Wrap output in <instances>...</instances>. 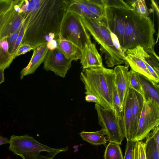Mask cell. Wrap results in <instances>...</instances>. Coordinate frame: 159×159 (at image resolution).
Here are the masks:
<instances>
[{"label":"cell","instance_id":"obj_1","mask_svg":"<svg viewBox=\"0 0 159 159\" xmlns=\"http://www.w3.org/2000/svg\"><path fill=\"white\" fill-rule=\"evenodd\" d=\"M30 1L23 22L25 30L21 43L34 49L53 40L58 42L62 22L68 13L67 0Z\"/></svg>","mask_w":159,"mask_h":159},{"label":"cell","instance_id":"obj_2","mask_svg":"<svg viewBox=\"0 0 159 159\" xmlns=\"http://www.w3.org/2000/svg\"><path fill=\"white\" fill-rule=\"evenodd\" d=\"M125 21L124 38L121 51H125L138 46L144 50L154 48V24L150 18L147 19L139 16L134 10L124 9Z\"/></svg>","mask_w":159,"mask_h":159},{"label":"cell","instance_id":"obj_3","mask_svg":"<svg viewBox=\"0 0 159 159\" xmlns=\"http://www.w3.org/2000/svg\"><path fill=\"white\" fill-rule=\"evenodd\" d=\"M80 79L84 85L86 94L95 96L100 106L115 113L113 102L115 86L113 70L103 66L85 69L81 73Z\"/></svg>","mask_w":159,"mask_h":159},{"label":"cell","instance_id":"obj_4","mask_svg":"<svg viewBox=\"0 0 159 159\" xmlns=\"http://www.w3.org/2000/svg\"><path fill=\"white\" fill-rule=\"evenodd\" d=\"M80 16L87 31L100 45L101 53L104 55L107 65L109 67L123 64L129 66L125 55L114 44L109 29L99 20Z\"/></svg>","mask_w":159,"mask_h":159},{"label":"cell","instance_id":"obj_5","mask_svg":"<svg viewBox=\"0 0 159 159\" xmlns=\"http://www.w3.org/2000/svg\"><path fill=\"white\" fill-rule=\"evenodd\" d=\"M9 150L22 159H53L59 153L66 152L68 146L54 148L41 143L26 134L10 137Z\"/></svg>","mask_w":159,"mask_h":159},{"label":"cell","instance_id":"obj_6","mask_svg":"<svg viewBox=\"0 0 159 159\" xmlns=\"http://www.w3.org/2000/svg\"><path fill=\"white\" fill-rule=\"evenodd\" d=\"M60 34L78 47L81 51L86 44L91 42L90 34L80 16L73 13L68 12L64 18Z\"/></svg>","mask_w":159,"mask_h":159},{"label":"cell","instance_id":"obj_7","mask_svg":"<svg viewBox=\"0 0 159 159\" xmlns=\"http://www.w3.org/2000/svg\"><path fill=\"white\" fill-rule=\"evenodd\" d=\"M159 125V104L153 100L144 101L136 135L132 141H142Z\"/></svg>","mask_w":159,"mask_h":159},{"label":"cell","instance_id":"obj_8","mask_svg":"<svg viewBox=\"0 0 159 159\" xmlns=\"http://www.w3.org/2000/svg\"><path fill=\"white\" fill-rule=\"evenodd\" d=\"M95 108L98 124L105 132L107 141L121 145L125 137L122 131L119 119L113 111L105 109L95 104Z\"/></svg>","mask_w":159,"mask_h":159},{"label":"cell","instance_id":"obj_9","mask_svg":"<svg viewBox=\"0 0 159 159\" xmlns=\"http://www.w3.org/2000/svg\"><path fill=\"white\" fill-rule=\"evenodd\" d=\"M72 61L66 58L57 47L48 50L43 62V68L46 71H51L56 75L64 78L71 66Z\"/></svg>","mask_w":159,"mask_h":159},{"label":"cell","instance_id":"obj_10","mask_svg":"<svg viewBox=\"0 0 159 159\" xmlns=\"http://www.w3.org/2000/svg\"><path fill=\"white\" fill-rule=\"evenodd\" d=\"M17 1L11 9L0 15V40L10 36L22 24L25 14L16 10L15 5Z\"/></svg>","mask_w":159,"mask_h":159},{"label":"cell","instance_id":"obj_11","mask_svg":"<svg viewBox=\"0 0 159 159\" xmlns=\"http://www.w3.org/2000/svg\"><path fill=\"white\" fill-rule=\"evenodd\" d=\"M145 53L143 48L140 46L128 49L125 52L126 61L131 70L158 83L151 75L145 63Z\"/></svg>","mask_w":159,"mask_h":159},{"label":"cell","instance_id":"obj_12","mask_svg":"<svg viewBox=\"0 0 159 159\" xmlns=\"http://www.w3.org/2000/svg\"><path fill=\"white\" fill-rule=\"evenodd\" d=\"M129 66L117 65L114 71V83L122 107L129 89Z\"/></svg>","mask_w":159,"mask_h":159},{"label":"cell","instance_id":"obj_13","mask_svg":"<svg viewBox=\"0 0 159 159\" xmlns=\"http://www.w3.org/2000/svg\"><path fill=\"white\" fill-rule=\"evenodd\" d=\"M81 52L80 62L83 70L103 66L102 59L96 48L95 43L91 42L86 44Z\"/></svg>","mask_w":159,"mask_h":159},{"label":"cell","instance_id":"obj_14","mask_svg":"<svg viewBox=\"0 0 159 159\" xmlns=\"http://www.w3.org/2000/svg\"><path fill=\"white\" fill-rule=\"evenodd\" d=\"M133 90L129 89L125 97L120 120L123 134L127 141L131 140L130 132L131 120Z\"/></svg>","mask_w":159,"mask_h":159},{"label":"cell","instance_id":"obj_15","mask_svg":"<svg viewBox=\"0 0 159 159\" xmlns=\"http://www.w3.org/2000/svg\"><path fill=\"white\" fill-rule=\"evenodd\" d=\"M33 50V54L29 64L21 71V79L25 76L34 73L43 62L49 50L46 44L37 47Z\"/></svg>","mask_w":159,"mask_h":159},{"label":"cell","instance_id":"obj_16","mask_svg":"<svg viewBox=\"0 0 159 159\" xmlns=\"http://www.w3.org/2000/svg\"><path fill=\"white\" fill-rule=\"evenodd\" d=\"M133 98L132 106L131 120L130 135L131 140L134 139L137 129L141 114L144 100L139 93L133 90Z\"/></svg>","mask_w":159,"mask_h":159},{"label":"cell","instance_id":"obj_17","mask_svg":"<svg viewBox=\"0 0 159 159\" xmlns=\"http://www.w3.org/2000/svg\"><path fill=\"white\" fill-rule=\"evenodd\" d=\"M144 143L146 159H159V126L152 130Z\"/></svg>","mask_w":159,"mask_h":159},{"label":"cell","instance_id":"obj_18","mask_svg":"<svg viewBox=\"0 0 159 159\" xmlns=\"http://www.w3.org/2000/svg\"><path fill=\"white\" fill-rule=\"evenodd\" d=\"M136 77L144 92L145 99L144 101L150 99L159 104V84L138 73Z\"/></svg>","mask_w":159,"mask_h":159},{"label":"cell","instance_id":"obj_19","mask_svg":"<svg viewBox=\"0 0 159 159\" xmlns=\"http://www.w3.org/2000/svg\"><path fill=\"white\" fill-rule=\"evenodd\" d=\"M57 48L67 59L77 61L81 59V52L80 50L73 44L65 39L60 34Z\"/></svg>","mask_w":159,"mask_h":159},{"label":"cell","instance_id":"obj_20","mask_svg":"<svg viewBox=\"0 0 159 159\" xmlns=\"http://www.w3.org/2000/svg\"><path fill=\"white\" fill-rule=\"evenodd\" d=\"M145 51V63L151 75L155 81L159 83V57L155 53L154 48Z\"/></svg>","mask_w":159,"mask_h":159},{"label":"cell","instance_id":"obj_21","mask_svg":"<svg viewBox=\"0 0 159 159\" xmlns=\"http://www.w3.org/2000/svg\"><path fill=\"white\" fill-rule=\"evenodd\" d=\"M68 12L73 13L80 16L99 20L98 17L90 11L80 0H67Z\"/></svg>","mask_w":159,"mask_h":159},{"label":"cell","instance_id":"obj_22","mask_svg":"<svg viewBox=\"0 0 159 159\" xmlns=\"http://www.w3.org/2000/svg\"><path fill=\"white\" fill-rule=\"evenodd\" d=\"M79 134L83 140L93 145H105L108 141L105 136V132L102 129L91 132L83 130Z\"/></svg>","mask_w":159,"mask_h":159},{"label":"cell","instance_id":"obj_23","mask_svg":"<svg viewBox=\"0 0 159 159\" xmlns=\"http://www.w3.org/2000/svg\"><path fill=\"white\" fill-rule=\"evenodd\" d=\"M9 51L7 38L0 40V69L4 70L9 67L14 60Z\"/></svg>","mask_w":159,"mask_h":159},{"label":"cell","instance_id":"obj_24","mask_svg":"<svg viewBox=\"0 0 159 159\" xmlns=\"http://www.w3.org/2000/svg\"><path fill=\"white\" fill-rule=\"evenodd\" d=\"M90 12L97 16L100 20L103 16L105 7L102 0H80Z\"/></svg>","mask_w":159,"mask_h":159},{"label":"cell","instance_id":"obj_25","mask_svg":"<svg viewBox=\"0 0 159 159\" xmlns=\"http://www.w3.org/2000/svg\"><path fill=\"white\" fill-rule=\"evenodd\" d=\"M104 159H123V157L120 145L109 142L106 147Z\"/></svg>","mask_w":159,"mask_h":159},{"label":"cell","instance_id":"obj_26","mask_svg":"<svg viewBox=\"0 0 159 159\" xmlns=\"http://www.w3.org/2000/svg\"><path fill=\"white\" fill-rule=\"evenodd\" d=\"M126 1L139 16L147 19L150 18L145 0H127Z\"/></svg>","mask_w":159,"mask_h":159},{"label":"cell","instance_id":"obj_27","mask_svg":"<svg viewBox=\"0 0 159 159\" xmlns=\"http://www.w3.org/2000/svg\"><path fill=\"white\" fill-rule=\"evenodd\" d=\"M137 73L130 70L129 71V89H132L140 94L145 99V94L143 88L137 79Z\"/></svg>","mask_w":159,"mask_h":159},{"label":"cell","instance_id":"obj_28","mask_svg":"<svg viewBox=\"0 0 159 159\" xmlns=\"http://www.w3.org/2000/svg\"><path fill=\"white\" fill-rule=\"evenodd\" d=\"M102 1L105 7L118 9H133L130 5L122 0H102Z\"/></svg>","mask_w":159,"mask_h":159},{"label":"cell","instance_id":"obj_29","mask_svg":"<svg viewBox=\"0 0 159 159\" xmlns=\"http://www.w3.org/2000/svg\"><path fill=\"white\" fill-rule=\"evenodd\" d=\"M113 102L115 113L120 120L122 107L115 85L113 92Z\"/></svg>","mask_w":159,"mask_h":159},{"label":"cell","instance_id":"obj_30","mask_svg":"<svg viewBox=\"0 0 159 159\" xmlns=\"http://www.w3.org/2000/svg\"><path fill=\"white\" fill-rule=\"evenodd\" d=\"M136 142L132 140L127 141L125 155L123 159H134Z\"/></svg>","mask_w":159,"mask_h":159},{"label":"cell","instance_id":"obj_31","mask_svg":"<svg viewBox=\"0 0 159 159\" xmlns=\"http://www.w3.org/2000/svg\"><path fill=\"white\" fill-rule=\"evenodd\" d=\"M20 28L21 27L10 36L7 37V41L9 45V51L10 54L12 56L15 45Z\"/></svg>","mask_w":159,"mask_h":159},{"label":"cell","instance_id":"obj_32","mask_svg":"<svg viewBox=\"0 0 159 159\" xmlns=\"http://www.w3.org/2000/svg\"><path fill=\"white\" fill-rule=\"evenodd\" d=\"M135 150L136 153L137 159H146L144 143L142 140L136 142Z\"/></svg>","mask_w":159,"mask_h":159},{"label":"cell","instance_id":"obj_33","mask_svg":"<svg viewBox=\"0 0 159 159\" xmlns=\"http://www.w3.org/2000/svg\"><path fill=\"white\" fill-rule=\"evenodd\" d=\"M16 0H1L0 1V15L11 9Z\"/></svg>","mask_w":159,"mask_h":159},{"label":"cell","instance_id":"obj_34","mask_svg":"<svg viewBox=\"0 0 159 159\" xmlns=\"http://www.w3.org/2000/svg\"><path fill=\"white\" fill-rule=\"evenodd\" d=\"M24 27L22 23L17 38L13 52V56L14 59H15V55L19 46L21 43L24 35Z\"/></svg>","mask_w":159,"mask_h":159},{"label":"cell","instance_id":"obj_35","mask_svg":"<svg viewBox=\"0 0 159 159\" xmlns=\"http://www.w3.org/2000/svg\"><path fill=\"white\" fill-rule=\"evenodd\" d=\"M33 49V48L30 45L25 43H21L15 55V58L18 56L24 54Z\"/></svg>","mask_w":159,"mask_h":159},{"label":"cell","instance_id":"obj_36","mask_svg":"<svg viewBox=\"0 0 159 159\" xmlns=\"http://www.w3.org/2000/svg\"><path fill=\"white\" fill-rule=\"evenodd\" d=\"M85 100L86 102H93L95 104L100 105V102L98 98L95 96L90 94H86L85 96Z\"/></svg>","mask_w":159,"mask_h":159},{"label":"cell","instance_id":"obj_37","mask_svg":"<svg viewBox=\"0 0 159 159\" xmlns=\"http://www.w3.org/2000/svg\"><path fill=\"white\" fill-rule=\"evenodd\" d=\"M9 143L10 140L7 138L0 136V145Z\"/></svg>","mask_w":159,"mask_h":159},{"label":"cell","instance_id":"obj_38","mask_svg":"<svg viewBox=\"0 0 159 159\" xmlns=\"http://www.w3.org/2000/svg\"><path fill=\"white\" fill-rule=\"evenodd\" d=\"M151 5L153 7L156 11L158 17H159V8L157 3L154 1L151 0Z\"/></svg>","mask_w":159,"mask_h":159},{"label":"cell","instance_id":"obj_39","mask_svg":"<svg viewBox=\"0 0 159 159\" xmlns=\"http://www.w3.org/2000/svg\"><path fill=\"white\" fill-rule=\"evenodd\" d=\"M4 70L2 69H0V84L4 81Z\"/></svg>","mask_w":159,"mask_h":159},{"label":"cell","instance_id":"obj_40","mask_svg":"<svg viewBox=\"0 0 159 159\" xmlns=\"http://www.w3.org/2000/svg\"><path fill=\"white\" fill-rule=\"evenodd\" d=\"M134 159H137L136 153L135 151V153H134Z\"/></svg>","mask_w":159,"mask_h":159},{"label":"cell","instance_id":"obj_41","mask_svg":"<svg viewBox=\"0 0 159 159\" xmlns=\"http://www.w3.org/2000/svg\"><path fill=\"white\" fill-rule=\"evenodd\" d=\"M1 0H0V1H1Z\"/></svg>","mask_w":159,"mask_h":159}]
</instances>
